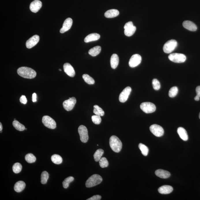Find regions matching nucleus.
Returning <instances> with one entry per match:
<instances>
[{
  "mask_svg": "<svg viewBox=\"0 0 200 200\" xmlns=\"http://www.w3.org/2000/svg\"><path fill=\"white\" fill-rule=\"evenodd\" d=\"M17 73L20 76L27 79H33L36 77V73L34 70L27 67H21L18 69Z\"/></svg>",
  "mask_w": 200,
  "mask_h": 200,
  "instance_id": "obj_1",
  "label": "nucleus"
},
{
  "mask_svg": "<svg viewBox=\"0 0 200 200\" xmlns=\"http://www.w3.org/2000/svg\"><path fill=\"white\" fill-rule=\"evenodd\" d=\"M109 145L111 149L115 152H120L122 148V143L118 137L116 136L111 137L109 140Z\"/></svg>",
  "mask_w": 200,
  "mask_h": 200,
  "instance_id": "obj_2",
  "label": "nucleus"
},
{
  "mask_svg": "<svg viewBox=\"0 0 200 200\" xmlns=\"http://www.w3.org/2000/svg\"><path fill=\"white\" fill-rule=\"evenodd\" d=\"M102 178L98 174H94L89 178L86 182L87 188H91L99 185L102 181Z\"/></svg>",
  "mask_w": 200,
  "mask_h": 200,
  "instance_id": "obj_3",
  "label": "nucleus"
},
{
  "mask_svg": "<svg viewBox=\"0 0 200 200\" xmlns=\"http://www.w3.org/2000/svg\"><path fill=\"white\" fill-rule=\"evenodd\" d=\"M168 58L171 61L176 63H182L186 59L185 55L178 53H172L169 56Z\"/></svg>",
  "mask_w": 200,
  "mask_h": 200,
  "instance_id": "obj_4",
  "label": "nucleus"
},
{
  "mask_svg": "<svg viewBox=\"0 0 200 200\" xmlns=\"http://www.w3.org/2000/svg\"><path fill=\"white\" fill-rule=\"evenodd\" d=\"M177 45V42L176 40H169L165 44L163 47V51L167 53H171L174 50Z\"/></svg>",
  "mask_w": 200,
  "mask_h": 200,
  "instance_id": "obj_5",
  "label": "nucleus"
},
{
  "mask_svg": "<svg viewBox=\"0 0 200 200\" xmlns=\"http://www.w3.org/2000/svg\"><path fill=\"white\" fill-rule=\"evenodd\" d=\"M140 108L142 110L146 113H152L155 112L156 107L154 104L149 102H145L141 104Z\"/></svg>",
  "mask_w": 200,
  "mask_h": 200,
  "instance_id": "obj_6",
  "label": "nucleus"
},
{
  "mask_svg": "<svg viewBox=\"0 0 200 200\" xmlns=\"http://www.w3.org/2000/svg\"><path fill=\"white\" fill-rule=\"evenodd\" d=\"M81 141L83 143H87L89 139L88 130L86 126L82 125L79 126L78 129Z\"/></svg>",
  "mask_w": 200,
  "mask_h": 200,
  "instance_id": "obj_7",
  "label": "nucleus"
},
{
  "mask_svg": "<svg viewBox=\"0 0 200 200\" xmlns=\"http://www.w3.org/2000/svg\"><path fill=\"white\" fill-rule=\"evenodd\" d=\"M42 122L44 125L47 128L50 129H55L57 127L55 121L48 116H43Z\"/></svg>",
  "mask_w": 200,
  "mask_h": 200,
  "instance_id": "obj_8",
  "label": "nucleus"
},
{
  "mask_svg": "<svg viewBox=\"0 0 200 200\" xmlns=\"http://www.w3.org/2000/svg\"><path fill=\"white\" fill-rule=\"evenodd\" d=\"M76 103V99L73 97L69 98V99L64 101L63 103V105L64 108L66 111H71L74 108Z\"/></svg>",
  "mask_w": 200,
  "mask_h": 200,
  "instance_id": "obj_9",
  "label": "nucleus"
},
{
  "mask_svg": "<svg viewBox=\"0 0 200 200\" xmlns=\"http://www.w3.org/2000/svg\"><path fill=\"white\" fill-rule=\"evenodd\" d=\"M150 130L154 135L161 137L164 134V130L161 126L156 124H154L150 127Z\"/></svg>",
  "mask_w": 200,
  "mask_h": 200,
  "instance_id": "obj_10",
  "label": "nucleus"
},
{
  "mask_svg": "<svg viewBox=\"0 0 200 200\" xmlns=\"http://www.w3.org/2000/svg\"><path fill=\"white\" fill-rule=\"evenodd\" d=\"M141 61L142 57L139 55H133L129 60V66L131 68L135 67L141 63Z\"/></svg>",
  "mask_w": 200,
  "mask_h": 200,
  "instance_id": "obj_11",
  "label": "nucleus"
},
{
  "mask_svg": "<svg viewBox=\"0 0 200 200\" xmlns=\"http://www.w3.org/2000/svg\"><path fill=\"white\" fill-rule=\"evenodd\" d=\"M131 91L132 89L130 87H127L125 88L120 94L119 96V101L122 103H124L126 102L128 98Z\"/></svg>",
  "mask_w": 200,
  "mask_h": 200,
  "instance_id": "obj_12",
  "label": "nucleus"
},
{
  "mask_svg": "<svg viewBox=\"0 0 200 200\" xmlns=\"http://www.w3.org/2000/svg\"><path fill=\"white\" fill-rule=\"evenodd\" d=\"M40 39V36L38 35H34L27 40L26 42V47L28 49H31L38 44Z\"/></svg>",
  "mask_w": 200,
  "mask_h": 200,
  "instance_id": "obj_13",
  "label": "nucleus"
},
{
  "mask_svg": "<svg viewBox=\"0 0 200 200\" xmlns=\"http://www.w3.org/2000/svg\"><path fill=\"white\" fill-rule=\"evenodd\" d=\"M42 6V3L39 0H35L30 5V9L32 12L36 13L39 11Z\"/></svg>",
  "mask_w": 200,
  "mask_h": 200,
  "instance_id": "obj_14",
  "label": "nucleus"
},
{
  "mask_svg": "<svg viewBox=\"0 0 200 200\" xmlns=\"http://www.w3.org/2000/svg\"><path fill=\"white\" fill-rule=\"evenodd\" d=\"M73 24L72 19L71 18H68L64 22L63 27L60 29L61 33H64L70 29Z\"/></svg>",
  "mask_w": 200,
  "mask_h": 200,
  "instance_id": "obj_15",
  "label": "nucleus"
},
{
  "mask_svg": "<svg viewBox=\"0 0 200 200\" xmlns=\"http://www.w3.org/2000/svg\"><path fill=\"white\" fill-rule=\"evenodd\" d=\"M63 69L66 74L69 76L74 77L75 75V72L74 68L70 63H66L63 65Z\"/></svg>",
  "mask_w": 200,
  "mask_h": 200,
  "instance_id": "obj_16",
  "label": "nucleus"
},
{
  "mask_svg": "<svg viewBox=\"0 0 200 200\" xmlns=\"http://www.w3.org/2000/svg\"><path fill=\"white\" fill-rule=\"evenodd\" d=\"M183 26L186 29L193 32L196 31L197 29L196 25L190 21H185L183 22Z\"/></svg>",
  "mask_w": 200,
  "mask_h": 200,
  "instance_id": "obj_17",
  "label": "nucleus"
},
{
  "mask_svg": "<svg viewBox=\"0 0 200 200\" xmlns=\"http://www.w3.org/2000/svg\"><path fill=\"white\" fill-rule=\"evenodd\" d=\"M155 174L156 176L161 178L167 179L171 176V173L169 172L161 169L157 170L155 171Z\"/></svg>",
  "mask_w": 200,
  "mask_h": 200,
  "instance_id": "obj_18",
  "label": "nucleus"
},
{
  "mask_svg": "<svg viewBox=\"0 0 200 200\" xmlns=\"http://www.w3.org/2000/svg\"><path fill=\"white\" fill-rule=\"evenodd\" d=\"M173 188L169 185H163L160 187L158 189V192L160 194H168L173 191Z\"/></svg>",
  "mask_w": 200,
  "mask_h": 200,
  "instance_id": "obj_19",
  "label": "nucleus"
},
{
  "mask_svg": "<svg viewBox=\"0 0 200 200\" xmlns=\"http://www.w3.org/2000/svg\"><path fill=\"white\" fill-rule=\"evenodd\" d=\"M100 38V35L97 33L90 34L84 39V42L85 43H88L91 42L96 41L99 40Z\"/></svg>",
  "mask_w": 200,
  "mask_h": 200,
  "instance_id": "obj_20",
  "label": "nucleus"
},
{
  "mask_svg": "<svg viewBox=\"0 0 200 200\" xmlns=\"http://www.w3.org/2000/svg\"><path fill=\"white\" fill-rule=\"evenodd\" d=\"M177 132L180 138L184 141H187L188 139L187 132L185 129L182 127H179L177 129Z\"/></svg>",
  "mask_w": 200,
  "mask_h": 200,
  "instance_id": "obj_21",
  "label": "nucleus"
},
{
  "mask_svg": "<svg viewBox=\"0 0 200 200\" xmlns=\"http://www.w3.org/2000/svg\"><path fill=\"white\" fill-rule=\"evenodd\" d=\"M111 65L112 69H116L118 66L119 63V58L118 55L116 54H113L111 56L110 60Z\"/></svg>",
  "mask_w": 200,
  "mask_h": 200,
  "instance_id": "obj_22",
  "label": "nucleus"
},
{
  "mask_svg": "<svg viewBox=\"0 0 200 200\" xmlns=\"http://www.w3.org/2000/svg\"><path fill=\"white\" fill-rule=\"evenodd\" d=\"M119 12L118 10L115 9H112L107 11L104 14V16L106 18H111L116 17L118 16Z\"/></svg>",
  "mask_w": 200,
  "mask_h": 200,
  "instance_id": "obj_23",
  "label": "nucleus"
},
{
  "mask_svg": "<svg viewBox=\"0 0 200 200\" xmlns=\"http://www.w3.org/2000/svg\"><path fill=\"white\" fill-rule=\"evenodd\" d=\"M26 186V184L23 181H19L16 183L14 186V190L17 192H20L24 190Z\"/></svg>",
  "mask_w": 200,
  "mask_h": 200,
  "instance_id": "obj_24",
  "label": "nucleus"
},
{
  "mask_svg": "<svg viewBox=\"0 0 200 200\" xmlns=\"http://www.w3.org/2000/svg\"><path fill=\"white\" fill-rule=\"evenodd\" d=\"M101 51V48L100 46H98L94 47L89 51V54L92 57H95L100 53Z\"/></svg>",
  "mask_w": 200,
  "mask_h": 200,
  "instance_id": "obj_25",
  "label": "nucleus"
},
{
  "mask_svg": "<svg viewBox=\"0 0 200 200\" xmlns=\"http://www.w3.org/2000/svg\"><path fill=\"white\" fill-rule=\"evenodd\" d=\"M137 29V28L135 26H133L132 27H128L125 29L124 31V33L126 36L130 37L132 36L134 34V32H135Z\"/></svg>",
  "mask_w": 200,
  "mask_h": 200,
  "instance_id": "obj_26",
  "label": "nucleus"
},
{
  "mask_svg": "<svg viewBox=\"0 0 200 200\" xmlns=\"http://www.w3.org/2000/svg\"><path fill=\"white\" fill-rule=\"evenodd\" d=\"M104 153V150L102 149H99L95 152L94 155V159L95 161L98 162L102 158V156Z\"/></svg>",
  "mask_w": 200,
  "mask_h": 200,
  "instance_id": "obj_27",
  "label": "nucleus"
},
{
  "mask_svg": "<svg viewBox=\"0 0 200 200\" xmlns=\"http://www.w3.org/2000/svg\"><path fill=\"white\" fill-rule=\"evenodd\" d=\"M13 125L16 130H19V131H23L25 129V127L24 125L20 124V122L16 120L13 121Z\"/></svg>",
  "mask_w": 200,
  "mask_h": 200,
  "instance_id": "obj_28",
  "label": "nucleus"
},
{
  "mask_svg": "<svg viewBox=\"0 0 200 200\" xmlns=\"http://www.w3.org/2000/svg\"><path fill=\"white\" fill-rule=\"evenodd\" d=\"M52 162L55 164H60L62 163V158L60 155L55 154L51 157Z\"/></svg>",
  "mask_w": 200,
  "mask_h": 200,
  "instance_id": "obj_29",
  "label": "nucleus"
},
{
  "mask_svg": "<svg viewBox=\"0 0 200 200\" xmlns=\"http://www.w3.org/2000/svg\"><path fill=\"white\" fill-rule=\"evenodd\" d=\"M94 113L95 115H98L100 116H104V111L98 105H94Z\"/></svg>",
  "mask_w": 200,
  "mask_h": 200,
  "instance_id": "obj_30",
  "label": "nucleus"
},
{
  "mask_svg": "<svg viewBox=\"0 0 200 200\" xmlns=\"http://www.w3.org/2000/svg\"><path fill=\"white\" fill-rule=\"evenodd\" d=\"M82 78L86 83L89 85H93L95 83V81L94 79L91 77L88 74H85L82 76Z\"/></svg>",
  "mask_w": 200,
  "mask_h": 200,
  "instance_id": "obj_31",
  "label": "nucleus"
},
{
  "mask_svg": "<svg viewBox=\"0 0 200 200\" xmlns=\"http://www.w3.org/2000/svg\"><path fill=\"white\" fill-rule=\"evenodd\" d=\"M138 146L141 151V152H142V154L145 156H147L149 152L148 147L142 143H139Z\"/></svg>",
  "mask_w": 200,
  "mask_h": 200,
  "instance_id": "obj_32",
  "label": "nucleus"
},
{
  "mask_svg": "<svg viewBox=\"0 0 200 200\" xmlns=\"http://www.w3.org/2000/svg\"><path fill=\"white\" fill-rule=\"evenodd\" d=\"M25 159L26 161L29 163L35 162L36 160V158L33 154H27L25 157Z\"/></svg>",
  "mask_w": 200,
  "mask_h": 200,
  "instance_id": "obj_33",
  "label": "nucleus"
},
{
  "mask_svg": "<svg viewBox=\"0 0 200 200\" xmlns=\"http://www.w3.org/2000/svg\"><path fill=\"white\" fill-rule=\"evenodd\" d=\"M22 166L20 163H16L12 167L13 172L15 173H20L22 169Z\"/></svg>",
  "mask_w": 200,
  "mask_h": 200,
  "instance_id": "obj_34",
  "label": "nucleus"
},
{
  "mask_svg": "<svg viewBox=\"0 0 200 200\" xmlns=\"http://www.w3.org/2000/svg\"><path fill=\"white\" fill-rule=\"evenodd\" d=\"M74 177L72 176H69L66 178L63 182V188L65 189L68 188L69 186V184L74 181Z\"/></svg>",
  "mask_w": 200,
  "mask_h": 200,
  "instance_id": "obj_35",
  "label": "nucleus"
},
{
  "mask_svg": "<svg viewBox=\"0 0 200 200\" xmlns=\"http://www.w3.org/2000/svg\"><path fill=\"white\" fill-rule=\"evenodd\" d=\"M178 91V89L177 87H171L169 92V96L171 98H173L177 95Z\"/></svg>",
  "mask_w": 200,
  "mask_h": 200,
  "instance_id": "obj_36",
  "label": "nucleus"
},
{
  "mask_svg": "<svg viewBox=\"0 0 200 200\" xmlns=\"http://www.w3.org/2000/svg\"><path fill=\"white\" fill-rule=\"evenodd\" d=\"M49 178V174L46 171H44L42 173L41 176V183L42 184H46Z\"/></svg>",
  "mask_w": 200,
  "mask_h": 200,
  "instance_id": "obj_37",
  "label": "nucleus"
},
{
  "mask_svg": "<svg viewBox=\"0 0 200 200\" xmlns=\"http://www.w3.org/2000/svg\"><path fill=\"white\" fill-rule=\"evenodd\" d=\"M99 165L102 168H106L109 165V162L106 158L102 157L99 161Z\"/></svg>",
  "mask_w": 200,
  "mask_h": 200,
  "instance_id": "obj_38",
  "label": "nucleus"
},
{
  "mask_svg": "<svg viewBox=\"0 0 200 200\" xmlns=\"http://www.w3.org/2000/svg\"><path fill=\"white\" fill-rule=\"evenodd\" d=\"M91 120L96 125H99L101 122V118L100 116L98 115H95L91 116Z\"/></svg>",
  "mask_w": 200,
  "mask_h": 200,
  "instance_id": "obj_39",
  "label": "nucleus"
},
{
  "mask_svg": "<svg viewBox=\"0 0 200 200\" xmlns=\"http://www.w3.org/2000/svg\"><path fill=\"white\" fill-rule=\"evenodd\" d=\"M152 83L153 87L154 89L155 90L158 91L160 89V83L158 80L156 79H154L153 80Z\"/></svg>",
  "mask_w": 200,
  "mask_h": 200,
  "instance_id": "obj_40",
  "label": "nucleus"
},
{
  "mask_svg": "<svg viewBox=\"0 0 200 200\" xmlns=\"http://www.w3.org/2000/svg\"><path fill=\"white\" fill-rule=\"evenodd\" d=\"M20 101L22 104H26L27 102V98L25 95H22L20 98Z\"/></svg>",
  "mask_w": 200,
  "mask_h": 200,
  "instance_id": "obj_41",
  "label": "nucleus"
},
{
  "mask_svg": "<svg viewBox=\"0 0 200 200\" xmlns=\"http://www.w3.org/2000/svg\"><path fill=\"white\" fill-rule=\"evenodd\" d=\"M101 196L99 195H96L93 196L87 199V200H100L101 199Z\"/></svg>",
  "mask_w": 200,
  "mask_h": 200,
  "instance_id": "obj_42",
  "label": "nucleus"
},
{
  "mask_svg": "<svg viewBox=\"0 0 200 200\" xmlns=\"http://www.w3.org/2000/svg\"><path fill=\"white\" fill-rule=\"evenodd\" d=\"M133 26L134 25H133L132 22H129L125 24V26H124V29H126V28H128V27H131L132 26Z\"/></svg>",
  "mask_w": 200,
  "mask_h": 200,
  "instance_id": "obj_43",
  "label": "nucleus"
},
{
  "mask_svg": "<svg viewBox=\"0 0 200 200\" xmlns=\"http://www.w3.org/2000/svg\"><path fill=\"white\" fill-rule=\"evenodd\" d=\"M196 93H197V95H198L200 97V86H198L197 87L196 89Z\"/></svg>",
  "mask_w": 200,
  "mask_h": 200,
  "instance_id": "obj_44",
  "label": "nucleus"
},
{
  "mask_svg": "<svg viewBox=\"0 0 200 200\" xmlns=\"http://www.w3.org/2000/svg\"><path fill=\"white\" fill-rule=\"evenodd\" d=\"M36 97H37V95L36 93H33L32 95V101L33 102H36L37 100H36Z\"/></svg>",
  "mask_w": 200,
  "mask_h": 200,
  "instance_id": "obj_45",
  "label": "nucleus"
},
{
  "mask_svg": "<svg viewBox=\"0 0 200 200\" xmlns=\"http://www.w3.org/2000/svg\"><path fill=\"white\" fill-rule=\"evenodd\" d=\"M200 98V97L197 95L194 98L195 100L196 101H199V100Z\"/></svg>",
  "mask_w": 200,
  "mask_h": 200,
  "instance_id": "obj_46",
  "label": "nucleus"
},
{
  "mask_svg": "<svg viewBox=\"0 0 200 200\" xmlns=\"http://www.w3.org/2000/svg\"><path fill=\"white\" fill-rule=\"evenodd\" d=\"M2 125L1 123H0V131H1V133H2Z\"/></svg>",
  "mask_w": 200,
  "mask_h": 200,
  "instance_id": "obj_47",
  "label": "nucleus"
},
{
  "mask_svg": "<svg viewBox=\"0 0 200 200\" xmlns=\"http://www.w3.org/2000/svg\"><path fill=\"white\" fill-rule=\"evenodd\" d=\"M59 71H62V70H61V69H59Z\"/></svg>",
  "mask_w": 200,
  "mask_h": 200,
  "instance_id": "obj_48",
  "label": "nucleus"
},
{
  "mask_svg": "<svg viewBox=\"0 0 200 200\" xmlns=\"http://www.w3.org/2000/svg\"><path fill=\"white\" fill-rule=\"evenodd\" d=\"M199 118L200 119V112L199 115Z\"/></svg>",
  "mask_w": 200,
  "mask_h": 200,
  "instance_id": "obj_49",
  "label": "nucleus"
},
{
  "mask_svg": "<svg viewBox=\"0 0 200 200\" xmlns=\"http://www.w3.org/2000/svg\"><path fill=\"white\" fill-rule=\"evenodd\" d=\"M16 119H14V121H15Z\"/></svg>",
  "mask_w": 200,
  "mask_h": 200,
  "instance_id": "obj_50",
  "label": "nucleus"
},
{
  "mask_svg": "<svg viewBox=\"0 0 200 200\" xmlns=\"http://www.w3.org/2000/svg\"><path fill=\"white\" fill-rule=\"evenodd\" d=\"M27 128H25V130H27Z\"/></svg>",
  "mask_w": 200,
  "mask_h": 200,
  "instance_id": "obj_51",
  "label": "nucleus"
}]
</instances>
